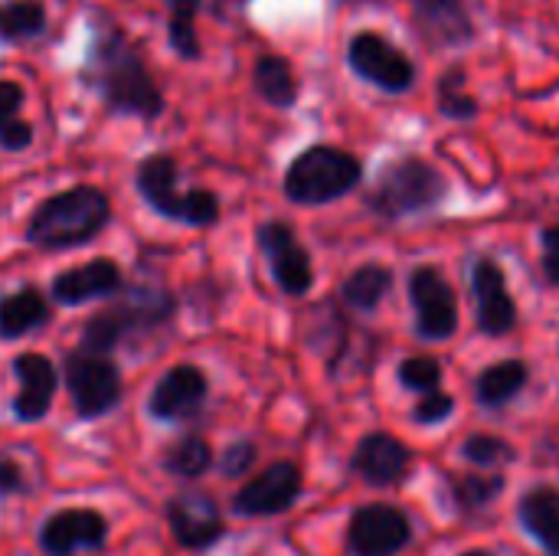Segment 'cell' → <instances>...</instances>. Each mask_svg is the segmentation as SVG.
I'll return each mask as SVG.
<instances>
[{
    "instance_id": "obj_10",
    "label": "cell",
    "mask_w": 559,
    "mask_h": 556,
    "mask_svg": "<svg viewBox=\"0 0 559 556\" xmlns=\"http://www.w3.org/2000/svg\"><path fill=\"white\" fill-rule=\"evenodd\" d=\"M108 547V521L92 508H66L43 521L39 551L46 556L102 554Z\"/></svg>"
},
{
    "instance_id": "obj_22",
    "label": "cell",
    "mask_w": 559,
    "mask_h": 556,
    "mask_svg": "<svg viewBox=\"0 0 559 556\" xmlns=\"http://www.w3.org/2000/svg\"><path fill=\"white\" fill-rule=\"evenodd\" d=\"M521 524L524 531L547 551L559 556V492L557 488H531L521 498Z\"/></svg>"
},
{
    "instance_id": "obj_5",
    "label": "cell",
    "mask_w": 559,
    "mask_h": 556,
    "mask_svg": "<svg viewBox=\"0 0 559 556\" xmlns=\"http://www.w3.org/2000/svg\"><path fill=\"white\" fill-rule=\"evenodd\" d=\"M174 315V298L167 292L157 288H131L128 295H121L115 305L95 311L85 328H82V351L92 354H105L111 357V351L138 331L157 328L164 321H170Z\"/></svg>"
},
{
    "instance_id": "obj_38",
    "label": "cell",
    "mask_w": 559,
    "mask_h": 556,
    "mask_svg": "<svg viewBox=\"0 0 559 556\" xmlns=\"http://www.w3.org/2000/svg\"><path fill=\"white\" fill-rule=\"evenodd\" d=\"M540 242H544V252H559V226H550L540 233Z\"/></svg>"
},
{
    "instance_id": "obj_17",
    "label": "cell",
    "mask_w": 559,
    "mask_h": 556,
    "mask_svg": "<svg viewBox=\"0 0 559 556\" xmlns=\"http://www.w3.org/2000/svg\"><path fill=\"white\" fill-rule=\"evenodd\" d=\"M13 374L20 380V390L13 397V416L20 423L46 419V413L52 406V397H56V383H59L52 360L43 357V354L26 351V354H20L13 360Z\"/></svg>"
},
{
    "instance_id": "obj_7",
    "label": "cell",
    "mask_w": 559,
    "mask_h": 556,
    "mask_svg": "<svg viewBox=\"0 0 559 556\" xmlns=\"http://www.w3.org/2000/svg\"><path fill=\"white\" fill-rule=\"evenodd\" d=\"M66 390L72 400V413L82 423H92L121 403L124 383L111 357L79 347L66 354Z\"/></svg>"
},
{
    "instance_id": "obj_36",
    "label": "cell",
    "mask_w": 559,
    "mask_h": 556,
    "mask_svg": "<svg viewBox=\"0 0 559 556\" xmlns=\"http://www.w3.org/2000/svg\"><path fill=\"white\" fill-rule=\"evenodd\" d=\"M23 492H26V472H23V465L13 456L0 452V501L3 498H13V495H23Z\"/></svg>"
},
{
    "instance_id": "obj_29",
    "label": "cell",
    "mask_w": 559,
    "mask_h": 556,
    "mask_svg": "<svg viewBox=\"0 0 559 556\" xmlns=\"http://www.w3.org/2000/svg\"><path fill=\"white\" fill-rule=\"evenodd\" d=\"M46 29V3L43 0H3L0 3V39L20 43L33 39Z\"/></svg>"
},
{
    "instance_id": "obj_24",
    "label": "cell",
    "mask_w": 559,
    "mask_h": 556,
    "mask_svg": "<svg viewBox=\"0 0 559 556\" xmlns=\"http://www.w3.org/2000/svg\"><path fill=\"white\" fill-rule=\"evenodd\" d=\"M23 85L13 79H0V147L3 151H26L33 144V125L20 118L23 108Z\"/></svg>"
},
{
    "instance_id": "obj_19",
    "label": "cell",
    "mask_w": 559,
    "mask_h": 556,
    "mask_svg": "<svg viewBox=\"0 0 559 556\" xmlns=\"http://www.w3.org/2000/svg\"><path fill=\"white\" fill-rule=\"evenodd\" d=\"M416 29L429 46H465L475 39V20L462 0H416L413 7Z\"/></svg>"
},
{
    "instance_id": "obj_14",
    "label": "cell",
    "mask_w": 559,
    "mask_h": 556,
    "mask_svg": "<svg viewBox=\"0 0 559 556\" xmlns=\"http://www.w3.org/2000/svg\"><path fill=\"white\" fill-rule=\"evenodd\" d=\"M164 514H167V524H170L174 541L183 551H190V554L210 551L226 534V521H223L216 501L210 495H200V492L174 495L167 501Z\"/></svg>"
},
{
    "instance_id": "obj_21",
    "label": "cell",
    "mask_w": 559,
    "mask_h": 556,
    "mask_svg": "<svg viewBox=\"0 0 559 556\" xmlns=\"http://www.w3.org/2000/svg\"><path fill=\"white\" fill-rule=\"evenodd\" d=\"M49 318V298L36 285H23L0 298V341H20L46 328Z\"/></svg>"
},
{
    "instance_id": "obj_1",
    "label": "cell",
    "mask_w": 559,
    "mask_h": 556,
    "mask_svg": "<svg viewBox=\"0 0 559 556\" xmlns=\"http://www.w3.org/2000/svg\"><path fill=\"white\" fill-rule=\"evenodd\" d=\"M95 33L88 46V59L82 69L85 85H92L111 115H131L141 121H157L164 115V95L154 82L147 62L124 36V29L105 13L95 16Z\"/></svg>"
},
{
    "instance_id": "obj_4",
    "label": "cell",
    "mask_w": 559,
    "mask_h": 556,
    "mask_svg": "<svg viewBox=\"0 0 559 556\" xmlns=\"http://www.w3.org/2000/svg\"><path fill=\"white\" fill-rule=\"evenodd\" d=\"M134 187L144 197V203L174 223L183 226H216L219 220V197L213 190L193 187V190H177V161L170 154H151L138 164L134 170Z\"/></svg>"
},
{
    "instance_id": "obj_3",
    "label": "cell",
    "mask_w": 559,
    "mask_h": 556,
    "mask_svg": "<svg viewBox=\"0 0 559 556\" xmlns=\"http://www.w3.org/2000/svg\"><path fill=\"white\" fill-rule=\"evenodd\" d=\"M364 177V164L341 147L311 144L285 170V197L298 206H324L347 197Z\"/></svg>"
},
{
    "instance_id": "obj_18",
    "label": "cell",
    "mask_w": 559,
    "mask_h": 556,
    "mask_svg": "<svg viewBox=\"0 0 559 556\" xmlns=\"http://www.w3.org/2000/svg\"><path fill=\"white\" fill-rule=\"evenodd\" d=\"M472 288H475V305H478V328L491 338L508 334L518 324V305L508 295L501 269L491 259H481L475 265Z\"/></svg>"
},
{
    "instance_id": "obj_28",
    "label": "cell",
    "mask_w": 559,
    "mask_h": 556,
    "mask_svg": "<svg viewBox=\"0 0 559 556\" xmlns=\"http://www.w3.org/2000/svg\"><path fill=\"white\" fill-rule=\"evenodd\" d=\"M213 462H216L213 459V449H210V442L203 436H183V439H177L164 452V459H160L164 472L174 475V478H183V482H197L200 475H206L213 469Z\"/></svg>"
},
{
    "instance_id": "obj_37",
    "label": "cell",
    "mask_w": 559,
    "mask_h": 556,
    "mask_svg": "<svg viewBox=\"0 0 559 556\" xmlns=\"http://www.w3.org/2000/svg\"><path fill=\"white\" fill-rule=\"evenodd\" d=\"M544 272L550 285H559V252H544Z\"/></svg>"
},
{
    "instance_id": "obj_23",
    "label": "cell",
    "mask_w": 559,
    "mask_h": 556,
    "mask_svg": "<svg viewBox=\"0 0 559 556\" xmlns=\"http://www.w3.org/2000/svg\"><path fill=\"white\" fill-rule=\"evenodd\" d=\"M252 85L255 95L272 108H292L298 102V79L285 56H259L252 69Z\"/></svg>"
},
{
    "instance_id": "obj_8",
    "label": "cell",
    "mask_w": 559,
    "mask_h": 556,
    "mask_svg": "<svg viewBox=\"0 0 559 556\" xmlns=\"http://www.w3.org/2000/svg\"><path fill=\"white\" fill-rule=\"evenodd\" d=\"M347 66L364 82H370V85H377V88H383L390 95H403L416 82L413 59L403 49H396L386 36L370 33V29L350 36V43H347Z\"/></svg>"
},
{
    "instance_id": "obj_35",
    "label": "cell",
    "mask_w": 559,
    "mask_h": 556,
    "mask_svg": "<svg viewBox=\"0 0 559 556\" xmlns=\"http://www.w3.org/2000/svg\"><path fill=\"white\" fill-rule=\"evenodd\" d=\"M252 465H255V446H252V442H233V446L223 452V459H219V472H223L226 478H239V475H246Z\"/></svg>"
},
{
    "instance_id": "obj_16",
    "label": "cell",
    "mask_w": 559,
    "mask_h": 556,
    "mask_svg": "<svg viewBox=\"0 0 559 556\" xmlns=\"http://www.w3.org/2000/svg\"><path fill=\"white\" fill-rule=\"evenodd\" d=\"M121 285H124V279H121L118 262L108 259V256H98V259H88L85 265L59 272L49 282V298L56 305L75 308V305H85V301H95V298L118 295Z\"/></svg>"
},
{
    "instance_id": "obj_31",
    "label": "cell",
    "mask_w": 559,
    "mask_h": 556,
    "mask_svg": "<svg viewBox=\"0 0 559 556\" xmlns=\"http://www.w3.org/2000/svg\"><path fill=\"white\" fill-rule=\"evenodd\" d=\"M501 488H504L501 475H465L455 482V501L462 508H485L498 498Z\"/></svg>"
},
{
    "instance_id": "obj_27",
    "label": "cell",
    "mask_w": 559,
    "mask_h": 556,
    "mask_svg": "<svg viewBox=\"0 0 559 556\" xmlns=\"http://www.w3.org/2000/svg\"><path fill=\"white\" fill-rule=\"evenodd\" d=\"M527 383V367L521 360H501L495 367H488L478 383H475V393H478V403L481 406H504L511 403Z\"/></svg>"
},
{
    "instance_id": "obj_26",
    "label": "cell",
    "mask_w": 559,
    "mask_h": 556,
    "mask_svg": "<svg viewBox=\"0 0 559 556\" xmlns=\"http://www.w3.org/2000/svg\"><path fill=\"white\" fill-rule=\"evenodd\" d=\"M390 285H393V272H390L386 265L367 262V265H360L354 275L344 279L341 295H344V301H347L350 308H357V311H373V308L386 298Z\"/></svg>"
},
{
    "instance_id": "obj_6",
    "label": "cell",
    "mask_w": 559,
    "mask_h": 556,
    "mask_svg": "<svg viewBox=\"0 0 559 556\" xmlns=\"http://www.w3.org/2000/svg\"><path fill=\"white\" fill-rule=\"evenodd\" d=\"M445 190L449 184L432 164H426L423 157H400L390 167H383L367 203L373 213L386 220H400V216L432 210L445 197Z\"/></svg>"
},
{
    "instance_id": "obj_30",
    "label": "cell",
    "mask_w": 559,
    "mask_h": 556,
    "mask_svg": "<svg viewBox=\"0 0 559 556\" xmlns=\"http://www.w3.org/2000/svg\"><path fill=\"white\" fill-rule=\"evenodd\" d=\"M465 82V69L462 66H452L442 79H439V111L445 118H455V121H468L478 115V102L462 88Z\"/></svg>"
},
{
    "instance_id": "obj_11",
    "label": "cell",
    "mask_w": 559,
    "mask_h": 556,
    "mask_svg": "<svg viewBox=\"0 0 559 556\" xmlns=\"http://www.w3.org/2000/svg\"><path fill=\"white\" fill-rule=\"evenodd\" d=\"M409 298L416 308V328L426 341H445L459 328L455 292L445 275L432 265H419L409 275Z\"/></svg>"
},
{
    "instance_id": "obj_2",
    "label": "cell",
    "mask_w": 559,
    "mask_h": 556,
    "mask_svg": "<svg viewBox=\"0 0 559 556\" xmlns=\"http://www.w3.org/2000/svg\"><path fill=\"white\" fill-rule=\"evenodd\" d=\"M108 223H111L108 193L92 184H75L36 203L23 236L39 249L59 252V249L88 246Z\"/></svg>"
},
{
    "instance_id": "obj_12",
    "label": "cell",
    "mask_w": 559,
    "mask_h": 556,
    "mask_svg": "<svg viewBox=\"0 0 559 556\" xmlns=\"http://www.w3.org/2000/svg\"><path fill=\"white\" fill-rule=\"evenodd\" d=\"M210 380L197 364H174L151 390L147 413L157 423H183L203 413Z\"/></svg>"
},
{
    "instance_id": "obj_25",
    "label": "cell",
    "mask_w": 559,
    "mask_h": 556,
    "mask_svg": "<svg viewBox=\"0 0 559 556\" xmlns=\"http://www.w3.org/2000/svg\"><path fill=\"white\" fill-rule=\"evenodd\" d=\"M213 0H167L170 20H167V33H170V46L180 59L193 62L203 56L200 36H197V16L200 10H206Z\"/></svg>"
},
{
    "instance_id": "obj_33",
    "label": "cell",
    "mask_w": 559,
    "mask_h": 556,
    "mask_svg": "<svg viewBox=\"0 0 559 556\" xmlns=\"http://www.w3.org/2000/svg\"><path fill=\"white\" fill-rule=\"evenodd\" d=\"M462 456L481 469H491V465H501L508 459H514V449L504 442V439H495V436H472L465 446H462Z\"/></svg>"
},
{
    "instance_id": "obj_34",
    "label": "cell",
    "mask_w": 559,
    "mask_h": 556,
    "mask_svg": "<svg viewBox=\"0 0 559 556\" xmlns=\"http://www.w3.org/2000/svg\"><path fill=\"white\" fill-rule=\"evenodd\" d=\"M452 410H455V403H452V397H445V393H426L419 403H416V410H413V419L419 423V426H436V423H442V419H449L452 416Z\"/></svg>"
},
{
    "instance_id": "obj_15",
    "label": "cell",
    "mask_w": 559,
    "mask_h": 556,
    "mask_svg": "<svg viewBox=\"0 0 559 556\" xmlns=\"http://www.w3.org/2000/svg\"><path fill=\"white\" fill-rule=\"evenodd\" d=\"M301 495V472L295 462H275L249 485H242L233 498V511L239 518H275L285 514Z\"/></svg>"
},
{
    "instance_id": "obj_20",
    "label": "cell",
    "mask_w": 559,
    "mask_h": 556,
    "mask_svg": "<svg viewBox=\"0 0 559 556\" xmlns=\"http://www.w3.org/2000/svg\"><path fill=\"white\" fill-rule=\"evenodd\" d=\"M350 469L373 488H386V485H396L406 469H409V449L386 436V433H373V436H364L354 459H350Z\"/></svg>"
},
{
    "instance_id": "obj_39",
    "label": "cell",
    "mask_w": 559,
    "mask_h": 556,
    "mask_svg": "<svg viewBox=\"0 0 559 556\" xmlns=\"http://www.w3.org/2000/svg\"><path fill=\"white\" fill-rule=\"evenodd\" d=\"M462 556H491L488 551H468V554H462Z\"/></svg>"
},
{
    "instance_id": "obj_32",
    "label": "cell",
    "mask_w": 559,
    "mask_h": 556,
    "mask_svg": "<svg viewBox=\"0 0 559 556\" xmlns=\"http://www.w3.org/2000/svg\"><path fill=\"white\" fill-rule=\"evenodd\" d=\"M439 380H442V367H439V360H432V357H409V360L400 364V383H403L406 390L436 393Z\"/></svg>"
},
{
    "instance_id": "obj_13",
    "label": "cell",
    "mask_w": 559,
    "mask_h": 556,
    "mask_svg": "<svg viewBox=\"0 0 559 556\" xmlns=\"http://www.w3.org/2000/svg\"><path fill=\"white\" fill-rule=\"evenodd\" d=\"M409 541V518L390 505H367L354 511L347 528V551L354 556H396Z\"/></svg>"
},
{
    "instance_id": "obj_9",
    "label": "cell",
    "mask_w": 559,
    "mask_h": 556,
    "mask_svg": "<svg viewBox=\"0 0 559 556\" xmlns=\"http://www.w3.org/2000/svg\"><path fill=\"white\" fill-rule=\"evenodd\" d=\"M259 249L272 265V279L278 282V288L285 295H305L314 285V269H311V256L308 249L298 242L295 229L282 220H269L255 229Z\"/></svg>"
}]
</instances>
